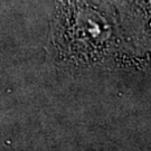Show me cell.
Masks as SVG:
<instances>
[{
    "instance_id": "6da1fadb",
    "label": "cell",
    "mask_w": 151,
    "mask_h": 151,
    "mask_svg": "<svg viewBox=\"0 0 151 151\" xmlns=\"http://www.w3.org/2000/svg\"><path fill=\"white\" fill-rule=\"evenodd\" d=\"M99 15L81 0H67L60 7L55 22V42L70 55L90 56L105 43Z\"/></svg>"
}]
</instances>
